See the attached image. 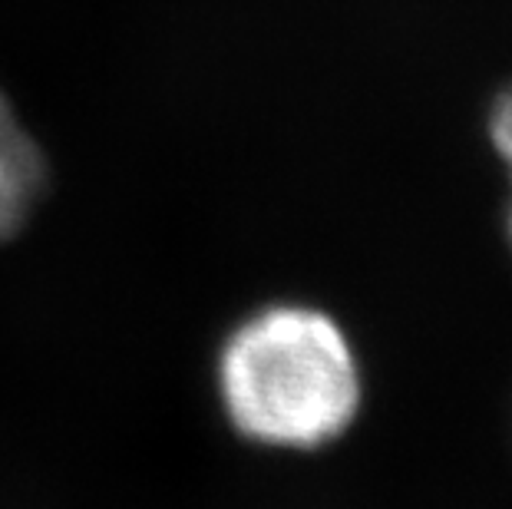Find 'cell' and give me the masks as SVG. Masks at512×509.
Listing matches in <instances>:
<instances>
[{"label": "cell", "instance_id": "3957f363", "mask_svg": "<svg viewBox=\"0 0 512 509\" xmlns=\"http://www.w3.org/2000/svg\"><path fill=\"white\" fill-rule=\"evenodd\" d=\"M489 143H493L496 156L506 162L509 179H512V83L506 86V90H499L493 106H489ZM506 232H509V242H512V202H509V212H506Z\"/></svg>", "mask_w": 512, "mask_h": 509}, {"label": "cell", "instance_id": "6da1fadb", "mask_svg": "<svg viewBox=\"0 0 512 509\" xmlns=\"http://www.w3.org/2000/svg\"><path fill=\"white\" fill-rule=\"evenodd\" d=\"M228 420L278 450H318L361 414L364 377L354 344L331 314L275 305L232 331L219 357Z\"/></svg>", "mask_w": 512, "mask_h": 509}, {"label": "cell", "instance_id": "7a4b0ae2", "mask_svg": "<svg viewBox=\"0 0 512 509\" xmlns=\"http://www.w3.org/2000/svg\"><path fill=\"white\" fill-rule=\"evenodd\" d=\"M43 189H47L43 153L0 93V242L14 238L30 222Z\"/></svg>", "mask_w": 512, "mask_h": 509}]
</instances>
